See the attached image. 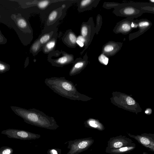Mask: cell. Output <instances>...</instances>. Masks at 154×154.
<instances>
[{
    "label": "cell",
    "instance_id": "16",
    "mask_svg": "<svg viewBox=\"0 0 154 154\" xmlns=\"http://www.w3.org/2000/svg\"><path fill=\"white\" fill-rule=\"evenodd\" d=\"M100 0H82L80 1L78 4L77 10L79 12L91 10L96 8L99 3Z\"/></svg>",
    "mask_w": 154,
    "mask_h": 154
},
{
    "label": "cell",
    "instance_id": "30",
    "mask_svg": "<svg viewBox=\"0 0 154 154\" xmlns=\"http://www.w3.org/2000/svg\"><path fill=\"white\" fill-rule=\"evenodd\" d=\"M89 124L92 127L96 128L97 127V125L95 123V121L91 120L89 122Z\"/></svg>",
    "mask_w": 154,
    "mask_h": 154
},
{
    "label": "cell",
    "instance_id": "6",
    "mask_svg": "<svg viewBox=\"0 0 154 154\" xmlns=\"http://www.w3.org/2000/svg\"><path fill=\"white\" fill-rule=\"evenodd\" d=\"M1 133L7 136L8 138L20 140H32L38 139L40 134L25 130L9 128L2 131Z\"/></svg>",
    "mask_w": 154,
    "mask_h": 154
},
{
    "label": "cell",
    "instance_id": "22",
    "mask_svg": "<svg viewBox=\"0 0 154 154\" xmlns=\"http://www.w3.org/2000/svg\"><path fill=\"white\" fill-rule=\"evenodd\" d=\"M13 149L8 146H3L0 147V154H13Z\"/></svg>",
    "mask_w": 154,
    "mask_h": 154
},
{
    "label": "cell",
    "instance_id": "32",
    "mask_svg": "<svg viewBox=\"0 0 154 154\" xmlns=\"http://www.w3.org/2000/svg\"><path fill=\"white\" fill-rule=\"evenodd\" d=\"M128 149V148L127 147H122L119 149V150L121 152L125 151Z\"/></svg>",
    "mask_w": 154,
    "mask_h": 154
},
{
    "label": "cell",
    "instance_id": "31",
    "mask_svg": "<svg viewBox=\"0 0 154 154\" xmlns=\"http://www.w3.org/2000/svg\"><path fill=\"white\" fill-rule=\"evenodd\" d=\"M77 40H79L85 44V40L84 38L81 35L77 37Z\"/></svg>",
    "mask_w": 154,
    "mask_h": 154
},
{
    "label": "cell",
    "instance_id": "7",
    "mask_svg": "<svg viewBox=\"0 0 154 154\" xmlns=\"http://www.w3.org/2000/svg\"><path fill=\"white\" fill-rule=\"evenodd\" d=\"M67 142V148L69 150L67 154H78L87 149L92 141L88 138H84L70 140Z\"/></svg>",
    "mask_w": 154,
    "mask_h": 154
},
{
    "label": "cell",
    "instance_id": "4",
    "mask_svg": "<svg viewBox=\"0 0 154 154\" xmlns=\"http://www.w3.org/2000/svg\"><path fill=\"white\" fill-rule=\"evenodd\" d=\"M80 35L85 39L84 48L80 52L82 55L91 44L95 33V29L92 17H90L86 22L82 23L80 29Z\"/></svg>",
    "mask_w": 154,
    "mask_h": 154
},
{
    "label": "cell",
    "instance_id": "28",
    "mask_svg": "<svg viewBox=\"0 0 154 154\" xmlns=\"http://www.w3.org/2000/svg\"><path fill=\"white\" fill-rule=\"evenodd\" d=\"M58 151L57 149H52L48 150V154H59Z\"/></svg>",
    "mask_w": 154,
    "mask_h": 154
},
{
    "label": "cell",
    "instance_id": "19",
    "mask_svg": "<svg viewBox=\"0 0 154 154\" xmlns=\"http://www.w3.org/2000/svg\"><path fill=\"white\" fill-rule=\"evenodd\" d=\"M37 2H35L37 7L41 10H44L51 3L52 1L49 0H40L37 1Z\"/></svg>",
    "mask_w": 154,
    "mask_h": 154
},
{
    "label": "cell",
    "instance_id": "9",
    "mask_svg": "<svg viewBox=\"0 0 154 154\" xmlns=\"http://www.w3.org/2000/svg\"><path fill=\"white\" fill-rule=\"evenodd\" d=\"M62 56L55 59H53L48 55V61L51 65L57 67H62L69 64L73 63L74 61V55L64 51H60Z\"/></svg>",
    "mask_w": 154,
    "mask_h": 154
},
{
    "label": "cell",
    "instance_id": "29",
    "mask_svg": "<svg viewBox=\"0 0 154 154\" xmlns=\"http://www.w3.org/2000/svg\"><path fill=\"white\" fill-rule=\"evenodd\" d=\"M123 145V143L120 141L115 143L113 144V146L116 148H119L122 147Z\"/></svg>",
    "mask_w": 154,
    "mask_h": 154
},
{
    "label": "cell",
    "instance_id": "15",
    "mask_svg": "<svg viewBox=\"0 0 154 154\" xmlns=\"http://www.w3.org/2000/svg\"><path fill=\"white\" fill-rule=\"evenodd\" d=\"M57 28L51 29H44L38 38L41 45L43 47L47 42L50 41L57 33Z\"/></svg>",
    "mask_w": 154,
    "mask_h": 154
},
{
    "label": "cell",
    "instance_id": "2",
    "mask_svg": "<svg viewBox=\"0 0 154 154\" xmlns=\"http://www.w3.org/2000/svg\"><path fill=\"white\" fill-rule=\"evenodd\" d=\"M45 83L54 92L63 97L74 100H86V96L78 92L73 83L64 77L47 78L45 79Z\"/></svg>",
    "mask_w": 154,
    "mask_h": 154
},
{
    "label": "cell",
    "instance_id": "20",
    "mask_svg": "<svg viewBox=\"0 0 154 154\" xmlns=\"http://www.w3.org/2000/svg\"><path fill=\"white\" fill-rule=\"evenodd\" d=\"M96 21L97 23L95 27V33L98 34L101 28L102 23V17L100 14H98L97 17Z\"/></svg>",
    "mask_w": 154,
    "mask_h": 154
},
{
    "label": "cell",
    "instance_id": "33",
    "mask_svg": "<svg viewBox=\"0 0 154 154\" xmlns=\"http://www.w3.org/2000/svg\"><path fill=\"white\" fill-rule=\"evenodd\" d=\"M145 113H148V111H147L146 110V111H145Z\"/></svg>",
    "mask_w": 154,
    "mask_h": 154
},
{
    "label": "cell",
    "instance_id": "25",
    "mask_svg": "<svg viewBox=\"0 0 154 154\" xmlns=\"http://www.w3.org/2000/svg\"><path fill=\"white\" fill-rule=\"evenodd\" d=\"M7 42V39L3 35L0 30V44H5Z\"/></svg>",
    "mask_w": 154,
    "mask_h": 154
},
{
    "label": "cell",
    "instance_id": "21",
    "mask_svg": "<svg viewBox=\"0 0 154 154\" xmlns=\"http://www.w3.org/2000/svg\"><path fill=\"white\" fill-rule=\"evenodd\" d=\"M10 69V65L0 60V73H4L8 71Z\"/></svg>",
    "mask_w": 154,
    "mask_h": 154
},
{
    "label": "cell",
    "instance_id": "27",
    "mask_svg": "<svg viewBox=\"0 0 154 154\" xmlns=\"http://www.w3.org/2000/svg\"><path fill=\"white\" fill-rule=\"evenodd\" d=\"M126 101L128 105H131L135 104V101L131 97H128L126 98Z\"/></svg>",
    "mask_w": 154,
    "mask_h": 154
},
{
    "label": "cell",
    "instance_id": "5",
    "mask_svg": "<svg viewBox=\"0 0 154 154\" xmlns=\"http://www.w3.org/2000/svg\"><path fill=\"white\" fill-rule=\"evenodd\" d=\"M66 9V8H63L61 6L50 12L45 20L44 29L56 28L59 24V22L64 17Z\"/></svg>",
    "mask_w": 154,
    "mask_h": 154
},
{
    "label": "cell",
    "instance_id": "26",
    "mask_svg": "<svg viewBox=\"0 0 154 154\" xmlns=\"http://www.w3.org/2000/svg\"><path fill=\"white\" fill-rule=\"evenodd\" d=\"M140 141L143 144L148 145L150 143L149 140L147 138L142 137L140 139Z\"/></svg>",
    "mask_w": 154,
    "mask_h": 154
},
{
    "label": "cell",
    "instance_id": "12",
    "mask_svg": "<svg viewBox=\"0 0 154 154\" xmlns=\"http://www.w3.org/2000/svg\"><path fill=\"white\" fill-rule=\"evenodd\" d=\"M88 56L86 53L82 58L81 57L77 58L73 63L70 69L69 75L74 76L79 74L86 67L88 63Z\"/></svg>",
    "mask_w": 154,
    "mask_h": 154
},
{
    "label": "cell",
    "instance_id": "17",
    "mask_svg": "<svg viewBox=\"0 0 154 154\" xmlns=\"http://www.w3.org/2000/svg\"><path fill=\"white\" fill-rule=\"evenodd\" d=\"M57 33L50 41L42 47V50L44 54H49L55 51L57 42Z\"/></svg>",
    "mask_w": 154,
    "mask_h": 154
},
{
    "label": "cell",
    "instance_id": "10",
    "mask_svg": "<svg viewBox=\"0 0 154 154\" xmlns=\"http://www.w3.org/2000/svg\"><path fill=\"white\" fill-rule=\"evenodd\" d=\"M138 30L136 32L130 34L128 38L129 41L138 37L149 29L152 25V22L147 19L136 20Z\"/></svg>",
    "mask_w": 154,
    "mask_h": 154
},
{
    "label": "cell",
    "instance_id": "11",
    "mask_svg": "<svg viewBox=\"0 0 154 154\" xmlns=\"http://www.w3.org/2000/svg\"><path fill=\"white\" fill-rule=\"evenodd\" d=\"M122 45V42L109 41L103 45L102 53L107 57L113 56L121 50Z\"/></svg>",
    "mask_w": 154,
    "mask_h": 154
},
{
    "label": "cell",
    "instance_id": "8",
    "mask_svg": "<svg viewBox=\"0 0 154 154\" xmlns=\"http://www.w3.org/2000/svg\"><path fill=\"white\" fill-rule=\"evenodd\" d=\"M137 27L136 20L126 18L116 23L113 30L116 34L127 35L130 33L134 28Z\"/></svg>",
    "mask_w": 154,
    "mask_h": 154
},
{
    "label": "cell",
    "instance_id": "18",
    "mask_svg": "<svg viewBox=\"0 0 154 154\" xmlns=\"http://www.w3.org/2000/svg\"><path fill=\"white\" fill-rule=\"evenodd\" d=\"M42 47L37 38L31 45L29 49L30 53L33 56H35L42 50Z\"/></svg>",
    "mask_w": 154,
    "mask_h": 154
},
{
    "label": "cell",
    "instance_id": "1",
    "mask_svg": "<svg viewBox=\"0 0 154 154\" xmlns=\"http://www.w3.org/2000/svg\"><path fill=\"white\" fill-rule=\"evenodd\" d=\"M10 107L16 115L27 124L51 130H55L59 127L53 117L38 109H26L14 106Z\"/></svg>",
    "mask_w": 154,
    "mask_h": 154
},
{
    "label": "cell",
    "instance_id": "24",
    "mask_svg": "<svg viewBox=\"0 0 154 154\" xmlns=\"http://www.w3.org/2000/svg\"><path fill=\"white\" fill-rule=\"evenodd\" d=\"M119 3L113 2H105L103 4V7L107 9H110L114 8Z\"/></svg>",
    "mask_w": 154,
    "mask_h": 154
},
{
    "label": "cell",
    "instance_id": "14",
    "mask_svg": "<svg viewBox=\"0 0 154 154\" xmlns=\"http://www.w3.org/2000/svg\"><path fill=\"white\" fill-rule=\"evenodd\" d=\"M77 37L75 33L71 29L67 30L61 38V40L68 47L75 48L77 46Z\"/></svg>",
    "mask_w": 154,
    "mask_h": 154
},
{
    "label": "cell",
    "instance_id": "13",
    "mask_svg": "<svg viewBox=\"0 0 154 154\" xmlns=\"http://www.w3.org/2000/svg\"><path fill=\"white\" fill-rule=\"evenodd\" d=\"M11 18L22 31L29 34L32 33V30L29 22L22 16L20 14H12Z\"/></svg>",
    "mask_w": 154,
    "mask_h": 154
},
{
    "label": "cell",
    "instance_id": "3",
    "mask_svg": "<svg viewBox=\"0 0 154 154\" xmlns=\"http://www.w3.org/2000/svg\"><path fill=\"white\" fill-rule=\"evenodd\" d=\"M112 12L117 16L134 19L141 16L143 14H154V4L147 3L130 2L119 3Z\"/></svg>",
    "mask_w": 154,
    "mask_h": 154
},
{
    "label": "cell",
    "instance_id": "23",
    "mask_svg": "<svg viewBox=\"0 0 154 154\" xmlns=\"http://www.w3.org/2000/svg\"><path fill=\"white\" fill-rule=\"evenodd\" d=\"M98 60L101 63L105 65H107L108 63L109 58L104 54L102 53L98 57Z\"/></svg>",
    "mask_w": 154,
    "mask_h": 154
}]
</instances>
